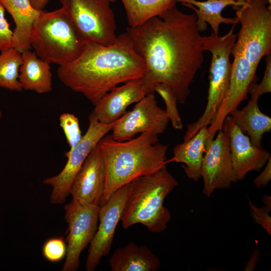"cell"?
I'll use <instances>...</instances> for the list:
<instances>
[{
    "label": "cell",
    "instance_id": "37",
    "mask_svg": "<svg viewBox=\"0 0 271 271\" xmlns=\"http://www.w3.org/2000/svg\"><path fill=\"white\" fill-rule=\"evenodd\" d=\"M2 111L0 110V120L2 118Z\"/></svg>",
    "mask_w": 271,
    "mask_h": 271
},
{
    "label": "cell",
    "instance_id": "15",
    "mask_svg": "<svg viewBox=\"0 0 271 271\" xmlns=\"http://www.w3.org/2000/svg\"><path fill=\"white\" fill-rule=\"evenodd\" d=\"M228 129L232 163L237 181L244 179L251 171H257L266 165L271 158L270 153L262 147L253 145L234 122L230 115L223 122Z\"/></svg>",
    "mask_w": 271,
    "mask_h": 271
},
{
    "label": "cell",
    "instance_id": "22",
    "mask_svg": "<svg viewBox=\"0 0 271 271\" xmlns=\"http://www.w3.org/2000/svg\"><path fill=\"white\" fill-rule=\"evenodd\" d=\"M258 98L251 97L241 109L236 108L229 114L234 122L246 132L252 144L262 147L263 136L271 129V118L259 109Z\"/></svg>",
    "mask_w": 271,
    "mask_h": 271
},
{
    "label": "cell",
    "instance_id": "35",
    "mask_svg": "<svg viewBox=\"0 0 271 271\" xmlns=\"http://www.w3.org/2000/svg\"><path fill=\"white\" fill-rule=\"evenodd\" d=\"M235 2H244L245 0H233Z\"/></svg>",
    "mask_w": 271,
    "mask_h": 271
},
{
    "label": "cell",
    "instance_id": "20",
    "mask_svg": "<svg viewBox=\"0 0 271 271\" xmlns=\"http://www.w3.org/2000/svg\"><path fill=\"white\" fill-rule=\"evenodd\" d=\"M19 80L23 90L38 94L51 91L52 74L50 64L39 58L34 51L29 50L22 53Z\"/></svg>",
    "mask_w": 271,
    "mask_h": 271
},
{
    "label": "cell",
    "instance_id": "3",
    "mask_svg": "<svg viewBox=\"0 0 271 271\" xmlns=\"http://www.w3.org/2000/svg\"><path fill=\"white\" fill-rule=\"evenodd\" d=\"M98 145L106 169L105 191L99 206L121 187L167 164L168 146L160 143L158 136L148 132L125 141L106 134Z\"/></svg>",
    "mask_w": 271,
    "mask_h": 271
},
{
    "label": "cell",
    "instance_id": "21",
    "mask_svg": "<svg viewBox=\"0 0 271 271\" xmlns=\"http://www.w3.org/2000/svg\"><path fill=\"white\" fill-rule=\"evenodd\" d=\"M186 7L191 9L195 12L196 17V25L199 32H203L207 28L209 24L212 33L218 35L220 24H234L237 23L236 18H226L222 16V12L227 7L234 8L240 7L244 2H235L233 0H176Z\"/></svg>",
    "mask_w": 271,
    "mask_h": 271
},
{
    "label": "cell",
    "instance_id": "8",
    "mask_svg": "<svg viewBox=\"0 0 271 271\" xmlns=\"http://www.w3.org/2000/svg\"><path fill=\"white\" fill-rule=\"evenodd\" d=\"M85 44L109 45L117 39L114 13L108 0H59Z\"/></svg>",
    "mask_w": 271,
    "mask_h": 271
},
{
    "label": "cell",
    "instance_id": "7",
    "mask_svg": "<svg viewBox=\"0 0 271 271\" xmlns=\"http://www.w3.org/2000/svg\"><path fill=\"white\" fill-rule=\"evenodd\" d=\"M233 9L240 28L231 53L241 55L257 68L271 53V4L267 0H245Z\"/></svg>",
    "mask_w": 271,
    "mask_h": 271
},
{
    "label": "cell",
    "instance_id": "19",
    "mask_svg": "<svg viewBox=\"0 0 271 271\" xmlns=\"http://www.w3.org/2000/svg\"><path fill=\"white\" fill-rule=\"evenodd\" d=\"M208 137V126L200 128L192 137L177 144L173 156L166 163H181L187 177L194 181L201 178V167Z\"/></svg>",
    "mask_w": 271,
    "mask_h": 271
},
{
    "label": "cell",
    "instance_id": "33",
    "mask_svg": "<svg viewBox=\"0 0 271 271\" xmlns=\"http://www.w3.org/2000/svg\"><path fill=\"white\" fill-rule=\"evenodd\" d=\"M49 0H29L32 6L36 9L43 11Z\"/></svg>",
    "mask_w": 271,
    "mask_h": 271
},
{
    "label": "cell",
    "instance_id": "17",
    "mask_svg": "<svg viewBox=\"0 0 271 271\" xmlns=\"http://www.w3.org/2000/svg\"><path fill=\"white\" fill-rule=\"evenodd\" d=\"M0 4L12 16L15 24L13 47L21 53L30 49L33 26L43 10L35 9L29 0H0Z\"/></svg>",
    "mask_w": 271,
    "mask_h": 271
},
{
    "label": "cell",
    "instance_id": "5",
    "mask_svg": "<svg viewBox=\"0 0 271 271\" xmlns=\"http://www.w3.org/2000/svg\"><path fill=\"white\" fill-rule=\"evenodd\" d=\"M85 44L64 10L43 11L36 21L30 45L41 59L61 66L79 56Z\"/></svg>",
    "mask_w": 271,
    "mask_h": 271
},
{
    "label": "cell",
    "instance_id": "23",
    "mask_svg": "<svg viewBox=\"0 0 271 271\" xmlns=\"http://www.w3.org/2000/svg\"><path fill=\"white\" fill-rule=\"evenodd\" d=\"M125 9L128 27L140 26L150 19L161 16L176 5V0H120Z\"/></svg>",
    "mask_w": 271,
    "mask_h": 271
},
{
    "label": "cell",
    "instance_id": "27",
    "mask_svg": "<svg viewBox=\"0 0 271 271\" xmlns=\"http://www.w3.org/2000/svg\"><path fill=\"white\" fill-rule=\"evenodd\" d=\"M44 257L51 262H57L67 254L66 242L62 237H54L47 239L42 246Z\"/></svg>",
    "mask_w": 271,
    "mask_h": 271
},
{
    "label": "cell",
    "instance_id": "18",
    "mask_svg": "<svg viewBox=\"0 0 271 271\" xmlns=\"http://www.w3.org/2000/svg\"><path fill=\"white\" fill-rule=\"evenodd\" d=\"M112 271H157L161 262L148 246L130 242L114 251L109 259Z\"/></svg>",
    "mask_w": 271,
    "mask_h": 271
},
{
    "label": "cell",
    "instance_id": "12",
    "mask_svg": "<svg viewBox=\"0 0 271 271\" xmlns=\"http://www.w3.org/2000/svg\"><path fill=\"white\" fill-rule=\"evenodd\" d=\"M169 121L165 110L158 105L154 92H151L116 120L110 136L117 141L130 140L139 133L158 136L165 132Z\"/></svg>",
    "mask_w": 271,
    "mask_h": 271
},
{
    "label": "cell",
    "instance_id": "32",
    "mask_svg": "<svg viewBox=\"0 0 271 271\" xmlns=\"http://www.w3.org/2000/svg\"><path fill=\"white\" fill-rule=\"evenodd\" d=\"M259 255L260 252L259 249L258 248L254 249L250 255L249 258L244 267V270H253L257 264Z\"/></svg>",
    "mask_w": 271,
    "mask_h": 271
},
{
    "label": "cell",
    "instance_id": "26",
    "mask_svg": "<svg viewBox=\"0 0 271 271\" xmlns=\"http://www.w3.org/2000/svg\"><path fill=\"white\" fill-rule=\"evenodd\" d=\"M59 123L70 149H73L80 142L83 136L78 118L73 114L63 113L59 117Z\"/></svg>",
    "mask_w": 271,
    "mask_h": 271
},
{
    "label": "cell",
    "instance_id": "30",
    "mask_svg": "<svg viewBox=\"0 0 271 271\" xmlns=\"http://www.w3.org/2000/svg\"><path fill=\"white\" fill-rule=\"evenodd\" d=\"M5 11L0 4V52L13 47V31L5 18Z\"/></svg>",
    "mask_w": 271,
    "mask_h": 271
},
{
    "label": "cell",
    "instance_id": "28",
    "mask_svg": "<svg viewBox=\"0 0 271 271\" xmlns=\"http://www.w3.org/2000/svg\"><path fill=\"white\" fill-rule=\"evenodd\" d=\"M271 92V55L265 56V68L261 82L257 84L255 82L249 86L248 93L251 97L259 98L262 95Z\"/></svg>",
    "mask_w": 271,
    "mask_h": 271
},
{
    "label": "cell",
    "instance_id": "13",
    "mask_svg": "<svg viewBox=\"0 0 271 271\" xmlns=\"http://www.w3.org/2000/svg\"><path fill=\"white\" fill-rule=\"evenodd\" d=\"M130 182L115 191L103 204L99 206V224L90 243L86 262V270L93 271L101 258L108 254L130 189Z\"/></svg>",
    "mask_w": 271,
    "mask_h": 271
},
{
    "label": "cell",
    "instance_id": "24",
    "mask_svg": "<svg viewBox=\"0 0 271 271\" xmlns=\"http://www.w3.org/2000/svg\"><path fill=\"white\" fill-rule=\"evenodd\" d=\"M22 62V54L14 47L1 52V87L12 91L23 90L19 80Z\"/></svg>",
    "mask_w": 271,
    "mask_h": 271
},
{
    "label": "cell",
    "instance_id": "36",
    "mask_svg": "<svg viewBox=\"0 0 271 271\" xmlns=\"http://www.w3.org/2000/svg\"><path fill=\"white\" fill-rule=\"evenodd\" d=\"M110 3H113L117 1V0H108Z\"/></svg>",
    "mask_w": 271,
    "mask_h": 271
},
{
    "label": "cell",
    "instance_id": "10",
    "mask_svg": "<svg viewBox=\"0 0 271 271\" xmlns=\"http://www.w3.org/2000/svg\"><path fill=\"white\" fill-rule=\"evenodd\" d=\"M99 208V205H82L74 199L65 205L64 217L68 227L66 238L67 251L62 271L79 268L80 254L97 230Z\"/></svg>",
    "mask_w": 271,
    "mask_h": 271
},
{
    "label": "cell",
    "instance_id": "29",
    "mask_svg": "<svg viewBox=\"0 0 271 271\" xmlns=\"http://www.w3.org/2000/svg\"><path fill=\"white\" fill-rule=\"evenodd\" d=\"M250 210L254 221L262 226L267 233L271 234V217L269 215L270 209L264 206L258 207L254 205L248 198Z\"/></svg>",
    "mask_w": 271,
    "mask_h": 271
},
{
    "label": "cell",
    "instance_id": "11",
    "mask_svg": "<svg viewBox=\"0 0 271 271\" xmlns=\"http://www.w3.org/2000/svg\"><path fill=\"white\" fill-rule=\"evenodd\" d=\"M216 134L206 142L201 167L202 192L208 197L216 190L229 188L238 181L232 163L228 131L224 123Z\"/></svg>",
    "mask_w": 271,
    "mask_h": 271
},
{
    "label": "cell",
    "instance_id": "31",
    "mask_svg": "<svg viewBox=\"0 0 271 271\" xmlns=\"http://www.w3.org/2000/svg\"><path fill=\"white\" fill-rule=\"evenodd\" d=\"M271 179V158L269 159L264 167L262 171L253 180L254 186L259 188L265 187Z\"/></svg>",
    "mask_w": 271,
    "mask_h": 271
},
{
    "label": "cell",
    "instance_id": "38",
    "mask_svg": "<svg viewBox=\"0 0 271 271\" xmlns=\"http://www.w3.org/2000/svg\"><path fill=\"white\" fill-rule=\"evenodd\" d=\"M270 4H271V0H267Z\"/></svg>",
    "mask_w": 271,
    "mask_h": 271
},
{
    "label": "cell",
    "instance_id": "6",
    "mask_svg": "<svg viewBox=\"0 0 271 271\" xmlns=\"http://www.w3.org/2000/svg\"><path fill=\"white\" fill-rule=\"evenodd\" d=\"M236 24H234L229 32L223 36L212 33L208 36H203V50L211 54L207 101L201 116L187 125L184 136L185 141L192 137L202 127L211 124L226 95L232 68L230 56L236 39V35L233 32Z\"/></svg>",
    "mask_w": 271,
    "mask_h": 271
},
{
    "label": "cell",
    "instance_id": "14",
    "mask_svg": "<svg viewBox=\"0 0 271 271\" xmlns=\"http://www.w3.org/2000/svg\"><path fill=\"white\" fill-rule=\"evenodd\" d=\"M106 169L98 144L88 155L72 183L70 194L82 205H99L104 193Z\"/></svg>",
    "mask_w": 271,
    "mask_h": 271
},
{
    "label": "cell",
    "instance_id": "1",
    "mask_svg": "<svg viewBox=\"0 0 271 271\" xmlns=\"http://www.w3.org/2000/svg\"><path fill=\"white\" fill-rule=\"evenodd\" d=\"M196 22L195 14L184 13L175 5L140 26L126 28L145 63L144 81L154 91L156 85L167 84L181 104L204 61L203 36Z\"/></svg>",
    "mask_w": 271,
    "mask_h": 271
},
{
    "label": "cell",
    "instance_id": "25",
    "mask_svg": "<svg viewBox=\"0 0 271 271\" xmlns=\"http://www.w3.org/2000/svg\"><path fill=\"white\" fill-rule=\"evenodd\" d=\"M154 92H157L165 102L166 114L171 121L174 128L181 130L183 128V122L177 107V99L173 90L164 83L156 85Z\"/></svg>",
    "mask_w": 271,
    "mask_h": 271
},
{
    "label": "cell",
    "instance_id": "16",
    "mask_svg": "<svg viewBox=\"0 0 271 271\" xmlns=\"http://www.w3.org/2000/svg\"><path fill=\"white\" fill-rule=\"evenodd\" d=\"M151 92L154 91L142 77L127 81L104 94L94 105L90 114L101 123H112L125 113L130 104L138 102Z\"/></svg>",
    "mask_w": 271,
    "mask_h": 271
},
{
    "label": "cell",
    "instance_id": "9",
    "mask_svg": "<svg viewBox=\"0 0 271 271\" xmlns=\"http://www.w3.org/2000/svg\"><path fill=\"white\" fill-rule=\"evenodd\" d=\"M89 126L80 142L65 153L67 158L62 171L57 175L43 180V183L52 188L50 200L52 204L63 203L70 194L73 181L91 151L100 140L111 131L116 122H100L92 114L88 117Z\"/></svg>",
    "mask_w": 271,
    "mask_h": 271
},
{
    "label": "cell",
    "instance_id": "4",
    "mask_svg": "<svg viewBox=\"0 0 271 271\" xmlns=\"http://www.w3.org/2000/svg\"><path fill=\"white\" fill-rule=\"evenodd\" d=\"M178 185L166 165L133 180L120 218L122 227L140 223L153 233L165 230L171 215L164 202Z\"/></svg>",
    "mask_w": 271,
    "mask_h": 271
},
{
    "label": "cell",
    "instance_id": "34",
    "mask_svg": "<svg viewBox=\"0 0 271 271\" xmlns=\"http://www.w3.org/2000/svg\"><path fill=\"white\" fill-rule=\"evenodd\" d=\"M262 201L264 206L271 210V197L269 195H264L262 197Z\"/></svg>",
    "mask_w": 271,
    "mask_h": 271
},
{
    "label": "cell",
    "instance_id": "2",
    "mask_svg": "<svg viewBox=\"0 0 271 271\" xmlns=\"http://www.w3.org/2000/svg\"><path fill=\"white\" fill-rule=\"evenodd\" d=\"M145 71L144 60L125 32L109 45L85 44L75 59L59 66L57 74L66 86L94 105L118 84L142 78Z\"/></svg>",
    "mask_w": 271,
    "mask_h": 271
}]
</instances>
